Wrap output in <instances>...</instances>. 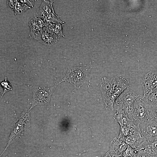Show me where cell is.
Returning a JSON list of instances; mask_svg holds the SVG:
<instances>
[{"label": "cell", "mask_w": 157, "mask_h": 157, "mask_svg": "<svg viewBox=\"0 0 157 157\" xmlns=\"http://www.w3.org/2000/svg\"><path fill=\"white\" fill-rule=\"evenodd\" d=\"M129 80L121 76L110 78H102L100 87L106 109L113 110L114 102L125 90L129 88Z\"/></svg>", "instance_id": "cell-1"}, {"label": "cell", "mask_w": 157, "mask_h": 157, "mask_svg": "<svg viewBox=\"0 0 157 157\" xmlns=\"http://www.w3.org/2000/svg\"><path fill=\"white\" fill-rule=\"evenodd\" d=\"M91 68L90 65L69 67L63 81L70 83L76 88H80L86 82Z\"/></svg>", "instance_id": "cell-2"}, {"label": "cell", "mask_w": 157, "mask_h": 157, "mask_svg": "<svg viewBox=\"0 0 157 157\" xmlns=\"http://www.w3.org/2000/svg\"><path fill=\"white\" fill-rule=\"evenodd\" d=\"M149 109V106L144 99L139 97L134 102L130 118L139 125L151 119Z\"/></svg>", "instance_id": "cell-3"}, {"label": "cell", "mask_w": 157, "mask_h": 157, "mask_svg": "<svg viewBox=\"0 0 157 157\" xmlns=\"http://www.w3.org/2000/svg\"><path fill=\"white\" fill-rule=\"evenodd\" d=\"M140 95L135 91L127 88L116 99V103L117 107L120 108L130 118L134 102Z\"/></svg>", "instance_id": "cell-4"}, {"label": "cell", "mask_w": 157, "mask_h": 157, "mask_svg": "<svg viewBox=\"0 0 157 157\" xmlns=\"http://www.w3.org/2000/svg\"><path fill=\"white\" fill-rule=\"evenodd\" d=\"M56 85L50 88L35 87L33 89L32 106L47 104L51 94Z\"/></svg>", "instance_id": "cell-5"}, {"label": "cell", "mask_w": 157, "mask_h": 157, "mask_svg": "<svg viewBox=\"0 0 157 157\" xmlns=\"http://www.w3.org/2000/svg\"><path fill=\"white\" fill-rule=\"evenodd\" d=\"M139 126L142 134L149 144L157 140V121L150 119Z\"/></svg>", "instance_id": "cell-6"}, {"label": "cell", "mask_w": 157, "mask_h": 157, "mask_svg": "<svg viewBox=\"0 0 157 157\" xmlns=\"http://www.w3.org/2000/svg\"><path fill=\"white\" fill-rule=\"evenodd\" d=\"M121 140L124 142L128 145L138 150L144 148L149 144L141 131Z\"/></svg>", "instance_id": "cell-7"}, {"label": "cell", "mask_w": 157, "mask_h": 157, "mask_svg": "<svg viewBox=\"0 0 157 157\" xmlns=\"http://www.w3.org/2000/svg\"><path fill=\"white\" fill-rule=\"evenodd\" d=\"M145 96L157 87V72H150L145 76L141 82Z\"/></svg>", "instance_id": "cell-8"}, {"label": "cell", "mask_w": 157, "mask_h": 157, "mask_svg": "<svg viewBox=\"0 0 157 157\" xmlns=\"http://www.w3.org/2000/svg\"><path fill=\"white\" fill-rule=\"evenodd\" d=\"M128 146L123 140L115 137L111 142L109 152L111 157L122 156Z\"/></svg>", "instance_id": "cell-9"}, {"label": "cell", "mask_w": 157, "mask_h": 157, "mask_svg": "<svg viewBox=\"0 0 157 157\" xmlns=\"http://www.w3.org/2000/svg\"><path fill=\"white\" fill-rule=\"evenodd\" d=\"M33 38L39 42L47 45H51L57 42L59 38L57 36L45 31L36 32Z\"/></svg>", "instance_id": "cell-10"}, {"label": "cell", "mask_w": 157, "mask_h": 157, "mask_svg": "<svg viewBox=\"0 0 157 157\" xmlns=\"http://www.w3.org/2000/svg\"><path fill=\"white\" fill-rule=\"evenodd\" d=\"M117 112L115 114L113 118L120 126L121 128H125L134 123L133 120L129 117L128 115L120 107H117Z\"/></svg>", "instance_id": "cell-11"}, {"label": "cell", "mask_w": 157, "mask_h": 157, "mask_svg": "<svg viewBox=\"0 0 157 157\" xmlns=\"http://www.w3.org/2000/svg\"><path fill=\"white\" fill-rule=\"evenodd\" d=\"M47 26V24L43 20L38 17H35L30 20L29 26L32 37H33L36 32H43V27H46Z\"/></svg>", "instance_id": "cell-12"}, {"label": "cell", "mask_w": 157, "mask_h": 157, "mask_svg": "<svg viewBox=\"0 0 157 157\" xmlns=\"http://www.w3.org/2000/svg\"><path fill=\"white\" fill-rule=\"evenodd\" d=\"M135 157H157V151L151 148L148 145L138 151Z\"/></svg>", "instance_id": "cell-13"}, {"label": "cell", "mask_w": 157, "mask_h": 157, "mask_svg": "<svg viewBox=\"0 0 157 157\" xmlns=\"http://www.w3.org/2000/svg\"><path fill=\"white\" fill-rule=\"evenodd\" d=\"M142 98L149 106L157 104V87Z\"/></svg>", "instance_id": "cell-14"}, {"label": "cell", "mask_w": 157, "mask_h": 157, "mask_svg": "<svg viewBox=\"0 0 157 157\" xmlns=\"http://www.w3.org/2000/svg\"><path fill=\"white\" fill-rule=\"evenodd\" d=\"M53 1H54L43 0L39 8L42 10L46 15L51 13L54 12L52 6Z\"/></svg>", "instance_id": "cell-15"}, {"label": "cell", "mask_w": 157, "mask_h": 157, "mask_svg": "<svg viewBox=\"0 0 157 157\" xmlns=\"http://www.w3.org/2000/svg\"><path fill=\"white\" fill-rule=\"evenodd\" d=\"M30 7L21 2L19 0H16L14 9L15 14H19L24 13L28 9L30 8Z\"/></svg>", "instance_id": "cell-16"}, {"label": "cell", "mask_w": 157, "mask_h": 157, "mask_svg": "<svg viewBox=\"0 0 157 157\" xmlns=\"http://www.w3.org/2000/svg\"><path fill=\"white\" fill-rule=\"evenodd\" d=\"M45 22L47 25L49 24H56L62 22L59 17L54 12L47 15L45 16Z\"/></svg>", "instance_id": "cell-17"}, {"label": "cell", "mask_w": 157, "mask_h": 157, "mask_svg": "<svg viewBox=\"0 0 157 157\" xmlns=\"http://www.w3.org/2000/svg\"><path fill=\"white\" fill-rule=\"evenodd\" d=\"M139 150L128 145L124 151L122 156L123 157H135Z\"/></svg>", "instance_id": "cell-18"}, {"label": "cell", "mask_w": 157, "mask_h": 157, "mask_svg": "<svg viewBox=\"0 0 157 157\" xmlns=\"http://www.w3.org/2000/svg\"><path fill=\"white\" fill-rule=\"evenodd\" d=\"M149 108L150 118L157 121V104L150 106Z\"/></svg>", "instance_id": "cell-19"}, {"label": "cell", "mask_w": 157, "mask_h": 157, "mask_svg": "<svg viewBox=\"0 0 157 157\" xmlns=\"http://www.w3.org/2000/svg\"><path fill=\"white\" fill-rule=\"evenodd\" d=\"M1 85L3 87L4 90L3 95L6 92L12 90L10 84L6 78L5 80L1 83Z\"/></svg>", "instance_id": "cell-20"}, {"label": "cell", "mask_w": 157, "mask_h": 157, "mask_svg": "<svg viewBox=\"0 0 157 157\" xmlns=\"http://www.w3.org/2000/svg\"><path fill=\"white\" fill-rule=\"evenodd\" d=\"M19 1L24 4H26L30 8L33 7L34 0H19Z\"/></svg>", "instance_id": "cell-21"}, {"label": "cell", "mask_w": 157, "mask_h": 157, "mask_svg": "<svg viewBox=\"0 0 157 157\" xmlns=\"http://www.w3.org/2000/svg\"><path fill=\"white\" fill-rule=\"evenodd\" d=\"M16 0H9L7 1V4L8 7H10L13 10Z\"/></svg>", "instance_id": "cell-22"}, {"label": "cell", "mask_w": 157, "mask_h": 157, "mask_svg": "<svg viewBox=\"0 0 157 157\" xmlns=\"http://www.w3.org/2000/svg\"><path fill=\"white\" fill-rule=\"evenodd\" d=\"M101 157H111V156L108 151L105 154L103 155Z\"/></svg>", "instance_id": "cell-23"}, {"label": "cell", "mask_w": 157, "mask_h": 157, "mask_svg": "<svg viewBox=\"0 0 157 157\" xmlns=\"http://www.w3.org/2000/svg\"><path fill=\"white\" fill-rule=\"evenodd\" d=\"M123 157V156H121V157Z\"/></svg>", "instance_id": "cell-24"}]
</instances>
